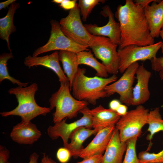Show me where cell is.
Returning <instances> with one entry per match:
<instances>
[{"label": "cell", "instance_id": "cell-1", "mask_svg": "<svg viewBox=\"0 0 163 163\" xmlns=\"http://www.w3.org/2000/svg\"><path fill=\"white\" fill-rule=\"evenodd\" d=\"M119 22L120 31L119 48L134 45L145 46L155 43L151 36L144 8L132 0H126L119 5L115 14Z\"/></svg>", "mask_w": 163, "mask_h": 163}, {"label": "cell", "instance_id": "cell-2", "mask_svg": "<svg viewBox=\"0 0 163 163\" xmlns=\"http://www.w3.org/2000/svg\"><path fill=\"white\" fill-rule=\"evenodd\" d=\"M38 90V86L34 83L26 87L18 86L10 88L8 93L16 97L18 105L13 110L0 113L3 117L10 116L20 117L22 123H27L37 117L42 115L46 116L51 110L50 107H42L37 103L35 99L36 92Z\"/></svg>", "mask_w": 163, "mask_h": 163}, {"label": "cell", "instance_id": "cell-3", "mask_svg": "<svg viewBox=\"0 0 163 163\" xmlns=\"http://www.w3.org/2000/svg\"><path fill=\"white\" fill-rule=\"evenodd\" d=\"M86 69L79 68L73 81L71 90L74 97L77 100L84 101L93 105L97 100L107 97L104 88L117 80L115 75L107 78L95 76L89 77L85 75Z\"/></svg>", "mask_w": 163, "mask_h": 163}, {"label": "cell", "instance_id": "cell-4", "mask_svg": "<svg viewBox=\"0 0 163 163\" xmlns=\"http://www.w3.org/2000/svg\"><path fill=\"white\" fill-rule=\"evenodd\" d=\"M69 82L60 83L59 89L53 94L49 101L53 113V121L54 123L65 118L72 119L76 117L79 111L87 107L89 103L85 101L77 100L70 92Z\"/></svg>", "mask_w": 163, "mask_h": 163}, {"label": "cell", "instance_id": "cell-5", "mask_svg": "<svg viewBox=\"0 0 163 163\" xmlns=\"http://www.w3.org/2000/svg\"><path fill=\"white\" fill-rule=\"evenodd\" d=\"M149 112L148 109L141 105L121 117L115 127L122 141L126 142L133 137L140 136L142 128L147 124Z\"/></svg>", "mask_w": 163, "mask_h": 163}, {"label": "cell", "instance_id": "cell-6", "mask_svg": "<svg viewBox=\"0 0 163 163\" xmlns=\"http://www.w3.org/2000/svg\"><path fill=\"white\" fill-rule=\"evenodd\" d=\"M78 4L70 10L68 15L61 19L59 22L64 34L75 43L89 47L93 35L87 30L82 22Z\"/></svg>", "mask_w": 163, "mask_h": 163}, {"label": "cell", "instance_id": "cell-7", "mask_svg": "<svg viewBox=\"0 0 163 163\" xmlns=\"http://www.w3.org/2000/svg\"><path fill=\"white\" fill-rule=\"evenodd\" d=\"M117 46L107 37L93 35L89 46L96 57L102 61L108 73L113 75H116L119 72Z\"/></svg>", "mask_w": 163, "mask_h": 163}, {"label": "cell", "instance_id": "cell-8", "mask_svg": "<svg viewBox=\"0 0 163 163\" xmlns=\"http://www.w3.org/2000/svg\"><path fill=\"white\" fill-rule=\"evenodd\" d=\"M50 23L51 30L48 41L35 50L32 56H37L44 53L56 50L69 51L76 53L89 50L88 49V46L78 44L66 36L62 31L58 21L52 20Z\"/></svg>", "mask_w": 163, "mask_h": 163}, {"label": "cell", "instance_id": "cell-9", "mask_svg": "<svg viewBox=\"0 0 163 163\" xmlns=\"http://www.w3.org/2000/svg\"><path fill=\"white\" fill-rule=\"evenodd\" d=\"M162 42L160 41L154 44L145 46L131 45L117 50L119 58V70L123 73L132 64L139 61L150 60L156 57L158 50L161 48Z\"/></svg>", "mask_w": 163, "mask_h": 163}, {"label": "cell", "instance_id": "cell-10", "mask_svg": "<svg viewBox=\"0 0 163 163\" xmlns=\"http://www.w3.org/2000/svg\"><path fill=\"white\" fill-rule=\"evenodd\" d=\"M139 66L138 62L132 64L127 68L118 80L106 86L104 90L107 97L117 93L120 95V101L121 103L127 106L131 105L133 86L136 72Z\"/></svg>", "mask_w": 163, "mask_h": 163}, {"label": "cell", "instance_id": "cell-11", "mask_svg": "<svg viewBox=\"0 0 163 163\" xmlns=\"http://www.w3.org/2000/svg\"><path fill=\"white\" fill-rule=\"evenodd\" d=\"M90 109L85 107L81 110L79 113L83 114L80 119L70 123H67L65 118L61 121L50 126L47 129L49 137L53 140L60 137L62 139L64 147L69 143L68 140L72 133L76 129L84 126L89 129L92 128V117L90 113Z\"/></svg>", "mask_w": 163, "mask_h": 163}, {"label": "cell", "instance_id": "cell-12", "mask_svg": "<svg viewBox=\"0 0 163 163\" xmlns=\"http://www.w3.org/2000/svg\"><path fill=\"white\" fill-rule=\"evenodd\" d=\"M100 14L105 17H108L107 24L99 27L95 24H85L84 25L86 29L91 34L107 37L119 46L120 43V25L119 22L115 21L114 14L110 7L107 5L104 6Z\"/></svg>", "mask_w": 163, "mask_h": 163}, {"label": "cell", "instance_id": "cell-13", "mask_svg": "<svg viewBox=\"0 0 163 163\" xmlns=\"http://www.w3.org/2000/svg\"><path fill=\"white\" fill-rule=\"evenodd\" d=\"M115 129V125L99 130L92 141L80 152L78 157L82 159L104 153Z\"/></svg>", "mask_w": 163, "mask_h": 163}, {"label": "cell", "instance_id": "cell-14", "mask_svg": "<svg viewBox=\"0 0 163 163\" xmlns=\"http://www.w3.org/2000/svg\"><path fill=\"white\" fill-rule=\"evenodd\" d=\"M59 52L55 51L50 55L42 56L29 55L24 60V64L30 68L34 66H42L53 70L57 75L60 83L69 82L62 69L59 63Z\"/></svg>", "mask_w": 163, "mask_h": 163}, {"label": "cell", "instance_id": "cell-15", "mask_svg": "<svg viewBox=\"0 0 163 163\" xmlns=\"http://www.w3.org/2000/svg\"><path fill=\"white\" fill-rule=\"evenodd\" d=\"M136 75L137 83L133 88L131 105L137 106L145 103L150 98L149 83L151 73L142 65L139 66Z\"/></svg>", "mask_w": 163, "mask_h": 163}, {"label": "cell", "instance_id": "cell-16", "mask_svg": "<svg viewBox=\"0 0 163 163\" xmlns=\"http://www.w3.org/2000/svg\"><path fill=\"white\" fill-rule=\"evenodd\" d=\"M41 135L36 126L31 121L27 123L20 122L14 126L10 136L12 140L19 144L31 145Z\"/></svg>", "mask_w": 163, "mask_h": 163}, {"label": "cell", "instance_id": "cell-17", "mask_svg": "<svg viewBox=\"0 0 163 163\" xmlns=\"http://www.w3.org/2000/svg\"><path fill=\"white\" fill-rule=\"evenodd\" d=\"M145 17L151 36L158 38L163 27V0H155L144 8Z\"/></svg>", "mask_w": 163, "mask_h": 163}, {"label": "cell", "instance_id": "cell-18", "mask_svg": "<svg viewBox=\"0 0 163 163\" xmlns=\"http://www.w3.org/2000/svg\"><path fill=\"white\" fill-rule=\"evenodd\" d=\"M92 117V128L98 132L107 127L115 125L121 117L116 111L101 105L89 110Z\"/></svg>", "mask_w": 163, "mask_h": 163}, {"label": "cell", "instance_id": "cell-19", "mask_svg": "<svg viewBox=\"0 0 163 163\" xmlns=\"http://www.w3.org/2000/svg\"><path fill=\"white\" fill-rule=\"evenodd\" d=\"M126 148V142L121 140L119 132L115 128L103 155L102 163H122Z\"/></svg>", "mask_w": 163, "mask_h": 163}, {"label": "cell", "instance_id": "cell-20", "mask_svg": "<svg viewBox=\"0 0 163 163\" xmlns=\"http://www.w3.org/2000/svg\"><path fill=\"white\" fill-rule=\"evenodd\" d=\"M97 132L94 129L80 127L72 133L69 137L70 142L64 147L69 151L72 157L76 158L84 148L82 144L85 141L92 135H96Z\"/></svg>", "mask_w": 163, "mask_h": 163}, {"label": "cell", "instance_id": "cell-21", "mask_svg": "<svg viewBox=\"0 0 163 163\" xmlns=\"http://www.w3.org/2000/svg\"><path fill=\"white\" fill-rule=\"evenodd\" d=\"M20 7L19 3L15 2L13 3L8 7L6 15L0 18V38L6 41L10 52H11V50L10 45L9 36L17 30L13 22L14 15L17 10Z\"/></svg>", "mask_w": 163, "mask_h": 163}, {"label": "cell", "instance_id": "cell-22", "mask_svg": "<svg viewBox=\"0 0 163 163\" xmlns=\"http://www.w3.org/2000/svg\"><path fill=\"white\" fill-rule=\"evenodd\" d=\"M58 57L59 61L62 64L64 72L69 80L71 90L73 81L79 68L77 53L60 50Z\"/></svg>", "mask_w": 163, "mask_h": 163}, {"label": "cell", "instance_id": "cell-23", "mask_svg": "<svg viewBox=\"0 0 163 163\" xmlns=\"http://www.w3.org/2000/svg\"><path fill=\"white\" fill-rule=\"evenodd\" d=\"M78 65L84 64L93 68L96 72V76L107 78L108 73L105 67L94 58L91 50L84 51L77 53Z\"/></svg>", "mask_w": 163, "mask_h": 163}, {"label": "cell", "instance_id": "cell-24", "mask_svg": "<svg viewBox=\"0 0 163 163\" xmlns=\"http://www.w3.org/2000/svg\"><path fill=\"white\" fill-rule=\"evenodd\" d=\"M147 124L149 125L147 131L149 133L147 136L148 140H151L156 133L163 131V120L159 108H156L149 112Z\"/></svg>", "mask_w": 163, "mask_h": 163}, {"label": "cell", "instance_id": "cell-25", "mask_svg": "<svg viewBox=\"0 0 163 163\" xmlns=\"http://www.w3.org/2000/svg\"><path fill=\"white\" fill-rule=\"evenodd\" d=\"M14 56L11 52L4 53L0 55V82L7 79L13 84H17L18 86L26 87L28 82L24 83L11 76L9 73L7 67V61L10 59H13Z\"/></svg>", "mask_w": 163, "mask_h": 163}, {"label": "cell", "instance_id": "cell-26", "mask_svg": "<svg viewBox=\"0 0 163 163\" xmlns=\"http://www.w3.org/2000/svg\"><path fill=\"white\" fill-rule=\"evenodd\" d=\"M138 137L137 136H135L126 142V154L122 163H140L136 151V145Z\"/></svg>", "mask_w": 163, "mask_h": 163}, {"label": "cell", "instance_id": "cell-27", "mask_svg": "<svg viewBox=\"0 0 163 163\" xmlns=\"http://www.w3.org/2000/svg\"><path fill=\"white\" fill-rule=\"evenodd\" d=\"M105 2L104 0H79L78 4L82 20L85 21L94 8L101 3Z\"/></svg>", "mask_w": 163, "mask_h": 163}, {"label": "cell", "instance_id": "cell-28", "mask_svg": "<svg viewBox=\"0 0 163 163\" xmlns=\"http://www.w3.org/2000/svg\"><path fill=\"white\" fill-rule=\"evenodd\" d=\"M162 144L163 145V141ZM138 157L140 163H163V149L157 153L141 151Z\"/></svg>", "mask_w": 163, "mask_h": 163}, {"label": "cell", "instance_id": "cell-29", "mask_svg": "<svg viewBox=\"0 0 163 163\" xmlns=\"http://www.w3.org/2000/svg\"><path fill=\"white\" fill-rule=\"evenodd\" d=\"M152 69L159 72V75L161 80L163 79V57L153 58L150 60Z\"/></svg>", "mask_w": 163, "mask_h": 163}, {"label": "cell", "instance_id": "cell-30", "mask_svg": "<svg viewBox=\"0 0 163 163\" xmlns=\"http://www.w3.org/2000/svg\"><path fill=\"white\" fill-rule=\"evenodd\" d=\"M71 157L72 156L69 151L64 147L59 148L57 152V158L61 163H67Z\"/></svg>", "mask_w": 163, "mask_h": 163}, {"label": "cell", "instance_id": "cell-31", "mask_svg": "<svg viewBox=\"0 0 163 163\" xmlns=\"http://www.w3.org/2000/svg\"><path fill=\"white\" fill-rule=\"evenodd\" d=\"M10 156V152L6 147L0 145V163H7Z\"/></svg>", "mask_w": 163, "mask_h": 163}, {"label": "cell", "instance_id": "cell-32", "mask_svg": "<svg viewBox=\"0 0 163 163\" xmlns=\"http://www.w3.org/2000/svg\"><path fill=\"white\" fill-rule=\"evenodd\" d=\"M103 155H97L83 159L77 163H102Z\"/></svg>", "mask_w": 163, "mask_h": 163}, {"label": "cell", "instance_id": "cell-33", "mask_svg": "<svg viewBox=\"0 0 163 163\" xmlns=\"http://www.w3.org/2000/svg\"><path fill=\"white\" fill-rule=\"evenodd\" d=\"M75 0H63L60 4V6L66 10H71L75 6L77 3Z\"/></svg>", "mask_w": 163, "mask_h": 163}, {"label": "cell", "instance_id": "cell-34", "mask_svg": "<svg viewBox=\"0 0 163 163\" xmlns=\"http://www.w3.org/2000/svg\"><path fill=\"white\" fill-rule=\"evenodd\" d=\"M121 104L120 101L117 99L113 100L110 101L109 103V109L116 111Z\"/></svg>", "mask_w": 163, "mask_h": 163}, {"label": "cell", "instance_id": "cell-35", "mask_svg": "<svg viewBox=\"0 0 163 163\" xmlns=\"http://www.w3.org/2000/svg\"><path fill=\"white\" fill-rule=\"evenodd\" d=\"M128 107L126 105L121 104L116 111V112L121 116L126 114L128 112Z\"/></svg>", "mask_w": 163, "mask_h": 163}, {"label": "cell", "instance_id": "cell-36", "mask_svg": "<svg viewBox=\"0 0 163 163\" xmlns=\"http://www.w3.org/2000/svg\"><path fill=\"white\" fill-rule=\"evenodd\" d=\"M155 0H135L134 2L137 5H139L144 8L145 6L149 5V4L154 1Z\"/></svg>", "mask_w": 163, "mask_h": 163}, {"label": "cell", "instance_id": "cell-37", "mask_svg": "<svg viewBox=\"0 0 163 163\" xmlns=\"http://www.w3.org/2000/svg\"><path fill=\"white\" fill-rule=\"evenodd\" d=\"M39 155L36 152L32 153L29 157V161L28 163H38ZM7 163H10L8 161Z\"/></svg>", "mask_w": 163, "mask_h": 163}, {"label": "cell", "instance_id": "cell-38", "mask_svg": "<svg viewBox=\"0 0 163 163\" xmlns=\"http://www.w3.org/2000/svg\"><path fill=\"white\" fill-rule=\"evenodd\" d=\"M40 163H57L45 153L43 154V156Z\"/></svg>", "mask_w": 163, "mask_h": 163}, {"label": "cell", "instance_id": "cell-39", "mask_svg": "<svg viewBox=\"0 0 163 163\" xmlns=\"http://www.w3.org/2000/svg\"><path fill=\"white\" fill-rule=\"evenodd\" d=\"M16 0H8L6 1L1 2L0 3V10L3 9H5L6 8H8L9 5L15 2Z\"/></svg>", "mask_w": 163, "mask_h": 163}, {"label": "cell", "instance_id": "cell-40", "mask_svg": "<svg viewBox=\"0 0 163 163\" xmlns=\"http://www.w3.org/2000/svg\"><path fill=\"white\" fill-rule=\"evenodd\" d=\"M159 36H160L162 40V44L161 47V52L163 53V27L162 28L160 32Z\"/></svg>", "mask_w": 163, "mask_h": 163}, {"label": "cell", "instance_id": "cell-41", "mask_svg": "<svg viewBox=\"0 0 163 163\" xmlns=\"http://www.w3.org/2000/svg\"><path fill=\"white\" fill-rule=\"evenodd\" d=\"M63 0H53L51 2L56 4H60L62 2Z\"/></svg>", "mask_w": 163, "mask_h": 163}]
</instances>
